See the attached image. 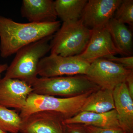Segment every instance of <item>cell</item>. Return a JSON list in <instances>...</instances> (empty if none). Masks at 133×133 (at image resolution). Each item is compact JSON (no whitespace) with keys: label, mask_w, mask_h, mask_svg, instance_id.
Instances as JSON below:
<instances>
[{"label":"cell","mask_w":133,"mask_h":133,"mask_svg":"<svg viewBox=\"0 0 133 133\" xmlns=\"http://www.w3.org/2000/svg\"><path fill=\"white\" fill-rule=\"evenodd\" d=\"M64 133H89L84 125L81 124H64Z\"/></svg>","instance_id":"44dd1931"},{"label":"cell","mask_w":133,"mask_h":133,"mask_svg":"<svg viewBox=\"0 0 133 133\" xmlns=\"http://www.w3.org/2000/svg\"><path fill=\"white\" fill-rule=\"evenodd\" d=\"M53 36L32 43L19 50L8 66L3 78L19 79L30 85L38 77V64L50 51V42Z\"/></svg>","instance_id":"3957f363"},{"label":"cell","mask_w":133,"mask_h":133,"mask_svg":"<svg viewBox=\"0 0 133 133\" xmlns=\"http://www.w3.org/2000/svg\"><path fill=\"white\" fill-rule=\"evenodd\" d=\"M91 33L81 19L63 22L50 42V54L64 57L79 55L86 48Z\"/></svg>","instance_id":"277c9868"},{"label":"cell","mask_w":133,"mask_h":133,"mask_svg":"<svg viewBox=\"0 0 133 133\" xmlns=\"http://www.w3.org/2000/svg\"><path fill=\"white\" fill-rule=\"evenodd\" d=\"M115 109L113 91L99 88L92 93L83 105L81 111L107 112Z\"/></svg>","instance_id":"2e32d148"},{"label":"cell","mask_w":133,"mask_h":133,"mask_svg":"<svg viewBox=\"0 0 133 133\" xmlns=\"http://www.w3.org/2000/svg\"><path fill=\"white\" fill-rule=\"evenodd\" d=\"M63 123L81 124L104 129L121 128L115 109L102 113L81 111L70 118L64 120Z\"/></svg>","instance_id":"5bb4252c"},{"label":"cell","mask_w":133,"mask_h":133,"mask_svg":"<svg viewBox=\"0 0 133 133\" xmlns=\"http://www.w3.org/2000/svg\"><path fill=\"white\" fill-rule=\"evenodd\" d=\"M90 64L76 56L64 57L50 54L40 60L37 74L42 77L85 75Z\"/></svg>","instance_id":"52a82bcc"},{"label":"cell","mask_w":133,"mask_h":133,"mask_svg":"<svg viewBox=\"0 0 133 133\" xmlns=\"http://www.w3.org/2000/svg\"><path fill=\"white\" fill-rule=\"evenodd\" d=\"M61 26L58 21L21 23L0 15V55L3 58L10 56L26 45L53 35Z\"/></svg>","instance_id":"6da1fadb"},{"label":"cell","mask_w":133,"mask_h":133,"mask_svg":"<svg viewBox=\"0 0 133 133\" xmlns=\"http://www.w3.org/2000/svg\"><path fill=\"white\" fill-rule=\"evenodd\" d=\"M116 48L126 56L133 54V36L132 32L126 26L114 17L106 26Z\"/></svg>","instance_id":"9a60e30c"},{"label":"cell","mask_w":133,"mask_h":133,"mask_svg":"<svg viewBox=\"0 0 133 133\" xmlns=\"http://www.w3.org/2000/svg\"><path fill=\"white\" fill-rule=\"evenodd\" d=\"M85 126L89 133H127L121 128L104 129L92 126Z\"/></svg>","instance_id":"7402d4cb"},{"label":"cell","mask_w":133,"mask_h":133,"mask_svg":"<svg viewBox=\"0 0 133 133\" xmlns=\"http://www.w3.org/2000/svg\"><path fill=\"white\" fill-rule=\"evenodd\" d=\"M115 107L121 128L127 133H133V99L125 82L120 84L113 91Z\"/></svg>","instance_id":"4fadbf2b"},{"label":"cell","mask_w":133,"mask_h":133,"mask_svg":"<svg viewBox=\"0 0 133 133\" xmlns=\"http://www.w3.org/2000/svg\"><path fill=\"white\" fill-rule=\"evenodd\" d=\"M96 91L68 98L38 95L32 92L29 95L26 105L19 115L23 119L36 112L49 111L58 113L65 120L70 118L81 111L88 98Z\"/></svg>","instance_id":"5b68a950"},{"label":"cell","mask_w":133,"mask_h":133,"mask_svg":"<svg viewBox=\"0 0 133 133\" xmlns=\"http://www.w3.org/2000/svg\"><path fill=\"white\" fill-rule=\"evenodd\" d=\"M105 58L121 65L128 70H133V56L122 57H116L115 56H111L107 57Z\"/></svg>","instance_id":"ffe728a7"},{"label":"cell","mask_w":133,"mask_h":133,"mask_svg":"<svg viewBox=\"0 0 133 133\" xmlns=\"http://www.w3.org/2000/svg\"><path fill=\"white\" fill-rule=\"evenodd\" d=\"M22 119L21 133H64L65 119L57 112L39 111Z\"/></svg>","instance_id":"9c48e42d"},{"label":"cell","mask_w":133,"mask_h":133,"mask_svg":"<svg viewBox=\"0 0 133 133\" xmlns=\"http://www.w3.org/2000/svg\"><path fill=\"white\" fill-rule=\"evenodd\" d=\"M22 119L16 111L0 105V129L5 132H20Z\"/></svg>","instance_id":"ac0fdd59"},{"label":"cell","mask_w":133,"mask_h":133,"mask_svg":"<svg viewBox=\"0 0 133 133\" xmlns=\"http://www.w3.org/2000/svg\"><path fill=\"white\" fill-rule=\"evenodd\" d=\"M122 0H89L81 19L90 29L106 27Z\"/></svg>","instance_id":"ba28073f"},{"label":"cell","mask_w":133,"mask_h":133,"mask_svg":"<svg viewBox=\"0 0 133 133\" xmlns=\"http://www.w3.org/2000/svg\"><path fill=\"white\" fill-rule=\"evenodd\" d=\"M21 12L29 22L43 23L57 21L55 1L52 0H23Z\"/></svg>","instance_id":"7c38bea8"},{"label":"cell","mask_w":133,"mask_h":133,"mask_svg":"<svg viewBox=\"0 0 133 133\" xmlns=\"http://www.w3.org/2000/svg\"><path fill=\"white\" fill-rule=\"evenodd\" d=\"M30 85L32 92L36 94L64 98L74 97L100 88L85 75L37 77Z\"/></svg>","instance_id":"7a4b0ae2"},{"label":"cell","mask_w":133,"mask_h":133,"mask_svg":"<svg viewBox=\"0 0 133 133\" xmlns=\"http://www.w3.org/2000/svg\"><path fill=\"white\" fill-rule=\"evenodd\" d=\"M8 65L7 64L0 63V76L3 72L6 71Z\"/></svg>","instance_id":"cb8c5ba5"},{"label":"cell","mask_w":133,"mask_h":133,"mask_svg":"<svg viewBox=\"0 0 133 133\" xmlns=\"http://www.w3.org/2000/svg\"><path fill=\"white\" fill-rule=\"evenodd\" d=\"M87 0H56L55 9L58 17L63 22L77 21L81 19Z\"/></svg>","instance_id":"e0dca14e"},{"label":"cell","mask_w":133,"mask_h":133,"mask_svg":"<svg viewBox=\"0 0 133 133\" xmlns=\"http://www.w3.org/2000/svg\"><path fill=\"white\" fill-rule=\"evenodd\" d=\"M121 53L116 48L107 27L92 30L90 41L85 49L76 56L91 63L99 58Z\"/></svg>","instance_id":"30bf717a"},{"label":"cell","mask_w":133,"mask_h":133,"mask_svg":"<svg viewBox=\"0 0 133 133\" xmlns=\"http://www.w3.org/2000/svg\"><path fill=\"white\" fill-rule=\"evenodd\" d=\"M0 133H7L5 132H3V131H1V130L0 129Z\"/></svg>","instance_id":"d4e9b609"},{"label":"cell","mask_w":133,"mask_h":133,"mask_svg":"<svg viewBox=\"0 0 133 133\" xmlns=\"http://www.w3.org/2000/svg\"><path fill=\"white\" fill-rule=\"evenodd\" d=\"M33 92L31 86L16 79H0V105L20 111L26 105L29 95Z\"/></svg>","instance_id":"8fae6325"},{"label":"cell","mask_w":133,"mask_h":133,"mask_svg":"<svg viewBox=\"0 0 133 133\" xmlns=\"http://www.w3.org/2000/svg\"><path fill=\"white\" fill-rule=\"evenodd\" d=\"M114 18L118 21L132 27L133 1L122 0L115 13Z\"/></svg>","instance_id":"d6986e66"},{"label":"cell","mask_w":133,"mask_h":133,"mask_svg":"<svg viewBox=\"0 0 133 133\" xmlns=\"http://www.w3.org/2000/svg\"><path fill=\"white\" fill-rule=\"evenodd\" d=\"M125 83L129 92L133 99V71L131 72L126 78Z\"/></svg>","instance_id":"603a6c76"},{"label":"cell","mask_w":133,"mask_h":133,"mask_svg":"<svg viewBox=\"0 0 133 133\" xmlns=\"http://www.w3.org/2000/svg\"><path fill=\"white\" fill-rule=\"evenodd\" d=\"M132 71L106 58H100L90 64L85 75L100 88L113 91L117 86L125 82Z\"/></svg>","instance_id":"8992f818"}]
</instances>
